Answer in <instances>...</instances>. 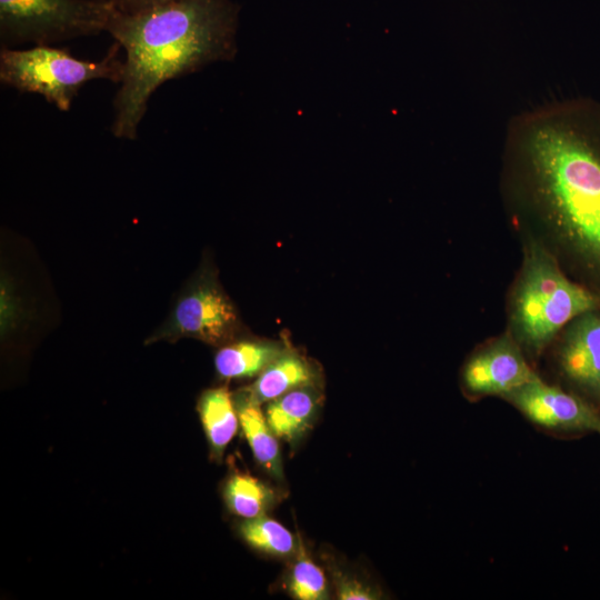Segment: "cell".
Segmentation results:
<instances>
[{
	"instance_id": "5",
	"label": "cell",
	"mask_w": 600,
	"mask_h": 600,
	"mask_svg": "<svg viewBox=\"0 0 600 600\" xmlns=\"http://www.w3.org/2000/svg\"><path fill=\"white\" fill-rule=\"evenodd\" d=\"M113 7L102 0H0L2 48L52 44L107 31Z\"/></svg>"
},
{
	"instance_id": "3",
	"label": "cell",
	"mask_w": 600,
	"mask_h": 600,
	"mask_svg": "<svg viewBox=\"0 0 600 600\" xmlns=\"http://www.w3.org/2000/svg\"><path fill=\"white\" fill-rule=\"evenodd\" d=\"M600 309L597 298L533 248L513 299V324L523 346L538 353L578 316Z\"/></svg>"
},
{
	"instance_id": "8",
	"label": "cell",
	"mask_w": 600,
	"mask_h": 600,
	"mask_svg": "<svg viewBox=\"0 0 600 600\" xmlns=\"http://www.w3.org/2000/svg\"><path fill=\"white\" fill-rule=\"evenodd\" d=\"M558 364L576 393L600 406V309L578 316L564 328Z\"/></svg>"
},
{
	"instance_id": "6",
	"label": "cell",
	"mask_w": 600,
	"mask_h": 600,
	"mask_svg": "<svg viewBox=\"0 0 600 600\" xmlns=\"http://www.w3.org/2000/svg\"><path fill=\"white\" fill-rule=\"evenodd\" d=\"M241 331L237 308L220 284L211 263H202L177 297L167 319L147 343L192 338L221 347Z\"/></svg>"
},
{
	"instance_id": "12",
	"label": "cell",
	"mask_w": 600,
	"mask_h": 600,
	"mask_svg": "<svg viewBox=\"0 0 600 600\" xmlns=\"http://www.w3.org/2000/svg\"><path fill=\"white\" fill-rule=\"evenodd\" d=\"M234 397L240 428L254 460L262 470L278 482L284 480L279 438L270 428L261 404L242 390Z\"/></svg>"
},
{
	"instance_id": "9",
	"label": "cell",
	"mask_w": 600,
	"mask_h": 600,
	"mask_svg": "<svg viewBox=\"0 0 600 600\" xmlns=\"http://www.w3.org/2000/svg\"><path fill=\"white\" fill-rule=\"evenodd\" d=\"M538 377L520 348L503 336L472 354L462 369V383L472 396L504 397Z\"/></svg>"
},
{
	"instance_id": "17",
	"label": "cell",
	"mask_w": 600,
	"mask_h": 600,
	"mask_svg": "<svg viewBox=\"0 0 600 600\" xmlns=\"http://www.w3.org/2000/svg\"><path fill=\"white\" fill-rule=\"evenodd\" d=\"M238 532L252 549L276 559L290 560L299 547V537L268 514L244 519Z\"/></svg>"
},
{
	"instance_id": "4",
	"label": "cell",
	"mask_w": 600,
	"mask_h": 600,
	"mask_svg": "<svg viewBox=\"0 0 600 600\" xmlns=\"http://www.w3.org/2000/svg\"><path fill=\"white\" fill-rule=\"evenodd\" d=\"M114 41L103 59L80 60L68 50L38 44L26 50L2 48L0 80L21 92L42 96L61 111H69L79 90L91 80L106 79L120 83L123 60Z\"/></svg>"
},
{
	"instance_id": "19",
	"label": "cell",
	"mask_w": 600,
	"mask_h": 600,
	"mask_svg": "<svg viewBox=\"0 0 600 600\" xmlns=\"http://www.w3.org/2000/svg\"><path fill=\"white\" fill-rule=\"evenodd\" d=\"M109 3L117 12L134 14L143 12L174 0H102Z\"/></svg>"
},
{
	"instance_id": "16",
	"label": "cell",
	"mask_w": 600,
	"mask_h": 600,
	"mask_svg": "<svg viewBox=\"0 0 600 600\" xmlns=\"http://www.w3.org/2000/svg\"><path fill=\"white\" fill-rule=\"evenodd\" d=\"M296 554L288 560L282 587L297 600H326L331 596L330 580L324 570L310 557L301 537Z\"/></svg>"
},
{
	"instance_id": "10",
	"label": "cell",
	"mask_w": 600,
	"mask_h": 600,
	"mask_svg": "<svg viewBox=\"0 0 600 600\" xmlns=\"http://www.w3.org/2000/svg\"><path fill=\"white\" fill-rule=\"evenodd\" d=\"M322 384L318 364L289 347L242 391L253 401L268 403L294 389Z\"/></svg>"
},
{
	"instance_id": "11",
	"label": "cell",
	"mask_w": 600,
	"mask_h": 600,
	"mask_svg": "<svg viewBox=\"0 0 600 600\" xmlns=\"http://www.w3.org/2000/svg\"><path fill=\"white\" fill-rule=\"evenodd\" d=\"M322 401V384L306 386L268 402L264 414L274 434L294 447L314 424Z\"/></svg>"
},
{
	"instance_id": "2",
	"label": "cell",
	"mask_w": 600,
	"mask_h": 600,
	"mask_svg": "<svg viewBox=\"0 0 600 600\" xmlns=\"http://www.w3.org/2000/svg\"><path fill=\"white\" fill-rule=\"evenodd\" d=\"M239 7L232 0H174L134 13L117 12L107 32L124 52L111 132L133 140L154 91L237 52Z\"/></svg>"
},
{
	"instance_id": "13",
	"label": "cell",
	"mask_w": 600,
	"mask_h": 600,
	"mask_svg": "<svg viewBox=\"0 0 600 600\" xmlns=\"http://www.w3.org/2000/svg\"><path fill=\"white\" fill-rule=\"evenodd\" d=\"M287 346L266 339H234L219 348L214 369L220 379L239 380L257 378Z\"/></svg>"
},
{
	"instance_id": "18",
	"label": "cell",
	"mask_w": 600,
	"mask_h": 600,
	"mask_svg": "<svg viewBox=\"0 0 600 600\" xmlns=\"http://www.w3.org/2000/svg\"><path fill=\"white\" fill-rule=\"evenodd\" d=\"M330 583L339 600H377L382 598L380 589L333 556L323 554Z\"/></svg>"
},
{
	"instance_id": "1",
	"label": "cell",
	"mask_w": 600,
	"mask_h": 600,
	"mask_svg": "<svg viewBox=\"0 0 600 600\" xmlns=\"http://www.w3.org/2000/svg\"><path fill=\"white\" fill-rule=\"evenodd\" d=\"M504 159L518 202L551 223L600 303V101L578 97L514 116Z\"/></svg>"
},
{
	"instance_id": "7",
	"label": "cell",
	"mask_w": 600,
	"mask_h": 600,
	"mask_svg": "<svg viewBox=\"0 0 600 600\" xmlns=\"http://www.w3.org/2000/svg\"><path fill=\"white\" fill-rule=\"evenodd\" d=\"M532 423L556 432L600 433V413L576 392L551 386L539 377L503 397Z\"/></svg>"
},
{
	"instance_id": "14",
	"label": "cell",
	"mask_w": 600,
	"mask_h": 600,
	"mask_svg": "<svg viewBox=\"0 0 600 600\" xmlns=\"http://www.w3.org/2000/svg\"><path fill=\"white\" fill-rule=\"evenodd\" d=\"M198 412L212 456L220 460L240 427L233 394L226 386L203 391Z\"/></svg>"
},
{
	"instance_id": "15",
	"label": "cell",
	"mask_w": 600,
	"mask_h": 600,
	"mask_svg": "<svg viewBox=\"0 0 600 600\" xmlns=\"http://www.w3.org/2000/svg\"><path fill=\"white\" fill-rule=\"evenodd\" d=\"M227 508L242 519L267 514L281 499V492L249 472H233L223 487Z\"/></svg>"
}]
</instances>
